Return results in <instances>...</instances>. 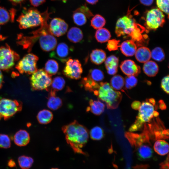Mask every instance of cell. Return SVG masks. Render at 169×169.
Returning <instances> with one entry per match:
<instances>
[{"label": "cell", "instance_id": "1", "mask_svg": "<svg viewBox=\"0 0 169 169\" xmlns=\"http://www.w3.org/2000/svg\"><path fill=\"white\" fill-rule=\"evenodd\" d=\"M67 142L73 150L82 153L81 148L87 142L89 134L87 129L76 121L64 126L62 128Z\"/></svg>", "mask_w": 169, "mask_h": 169}, {"label": "cell", "instance_id": "2", "mask_svg": "<svg viewBox=\"0 0 169 169\" xmlns=\"http://www.w3.org/2000/svg\"><path fill=\"white\" fill-rule=\"evenodd\" d=\"M144 28L137 23L131 17L125 15L119 18L115 27V33L117 37L126 35L136 41H141Z\"/></svg>", "mask_w": 169, "mask_h": 169}, {"label": "cell", "instance_id": "3", "mask_svg": "<svg viewBox=\"0 0 169 169\" xmlns=\"http://www.w3.org/2000/svg\"><path fill=\"white\" fill-rule=\"evenodd\" d=\"M44 17L43 21L40 27L32 32L31 37L34 40L38 39L40 46L44 51L49 52L54 50L57 45V40L50 33L48 23L51 13L48 12V8L42 13Z\"/></svg>", "mask_w": 169, "mask_h": 169}, {"label": "cell", "instance_id": "4", "mask_svg": "<svg viewBox=\"0 0 169 169\" xmlns=\"http://www.w3.org/2000/svg\"><path fill=\"white\" fill-rule=\"evenodd\" d=\"M100 99L105 102L108 109L117 107L121 100L122 95L119 91L114 89L107 82H100L94 92Z\"/></svg>", "mask_w": 169, "mask_h": 169}, {"label": "cell", "instance_id": "5", "mask_svg": "<svg viewBox=\"0 0 169 169\" xmlns=\"http://www.w3.org/2000/svg\"><path fill=\"white\" fill-rule=\"evenodd\" d=\"M44 17L42 13L35 8L24 9L17 21L20 28L27 29L38 26L42 23Z\"/></svg>", "mask_w": 169, "mask_h": 169}, {"label": "cell", "instance_id": "6", "mask_svg": "<svg viewBox=\"0 0 169 169\" xmlns=\"http://www.w3.org/2000/svg\"><path fill=\"white\" fill-rule=\"evenodd\" d=\"M154 106L148 100L141 103L136 120L129 128V131L132 132L138 130L144 123L150 121L154 116L153 114L155 111Z\"/></svg>", "mask_w": 169, "mask_h": 169}, {"label": "cell", "instance_id": "7", "mask_svg": "<svg viewBox=\"0 0 169 169\" xmlns=\"http://www.w3.org/2000/svg\"><path fill=\"white\" fill-rule=\"evenodd\" d=\"M22 103L17 100L3 98L0 99V120H6L21 111Z\"/></svg>", "mask_w": 169, "mask_h": 169}, {"label": "cell", "instance_id": "8", "mask_svg": "<svg viewBox=\"0 0 169 169\" xmlns=\"http://www.w3.org/2000/svg\"><path fill=\"white\" fill-rule=\"evenodd\" d=\"M30 81L33 90H48L51 85L52 79L44 70L40 69L32 74Z\"/></svg>", "mask_w": 169, "mask_h": 169}, {"label": "cell", "instance_id": "9", "mask_svg": "<svg viewBox=\"0 0 169 169\" xmlns=\"http://www.w3.org/2000/svg\"><path fill=\"white\" fill-rule=\"evenodd\" d=\"M19 57L18 54L6 45L0 47V69L9 70L14 65Z\"/></svg>", "mask_w": 169, "mask_h": 169}, {"label": "cell", "instance_id": "10", "mask_svg": "<svg viewBox=\"0 0 169 169\" xmlns=\"http://www.w3.org/2000/svg\"><path fill=\"white\" fill-rule=\"evenodd\" d=\"M38 60L36 55L28 53L19 61L15 68L21 74H32L37 70V63Z\"/></svg>", "mask_w": 169, "mask_h": 169}, {"label": "cell", "instance_id": "11", "mask_svg": "<svg viewBox=\"0 0 169 169\" xmlns=\"http://www.w3.org/2000/svg\"><path fill=\"white\" fill-rule=\"evenodd\" d=\"M146 27L149 30H156L165 22V16L158 8H152L147 12L146 17Z\"/></svg>", "mask_w": 169, "mask_h": 169}, {"label": "cell", "instance_id": "12", "mask_svg": "<svg viewBox=\"0 0 169 169\" xmlns=\"http://www.w3.org/2000/svg\"><path fill=\"white\" fill-rule=\"evenodd\" d=\"M63 72V74L68 78L79 79L81 78L83 72L81 64L78 59L70 58L66 61Z\"/></svg>", "mask_w": 169, "mask_h": 169}, {"label": "cell", "instance_id": "13", "mask_svg": "<svg viewBox=\"0 0 169 169\" xmlns=\"http://www.w3.org/2000/svg\"><path fill=\"white\" fill-rule=\"evenodd\" d=\"M73 50L72 48H69L66 43H60L50 54L49 56L51 58L56 59L62 63H65L70 58L69 54Z\"/></svg>", "mask_w": 169, "mask_h": 169}, {"label": "cell", "instance_id": "14", "mask_svg": "<svg viewBox=\"0 0 169 169\" xmlns=\"http://www.w3.org/2000/svg\"><path fill=\"white\" fill-rule=\"evenodd\" d=\"M49 27L51 34L59 37L66 33L68 25L63 19L60 18H55L51 21L49 25Z\"/></svg>", "mask_w": 169, "mask_h": 169}, {"label": "cell", "instance_id": "15", "mask_svg": "<svg viewBox=\"0 0 169 169\" xmlns=\"http://www.w3.org/2000/svg\"><path fill=\"white\" fill-rule=\"evenodd\" d=\"M120 68L122 72L127 76H136L141 72L140 66L131 59H126L122 61Z\"/></svg>", "mask_w": 169, "mask_h": 169}, {"label": "cell", "instance_id": "16", "mask_svg": "<svg viewBox=\"0 0 169 169\" xmlns=\"http://www.w3.org/2000/svg\"><path fill=\"white\" fill-rule=\"evenodd\" d=\"M30 136L28 132L25 130H20L17 131L13 136L15 144L20 146L27 145L29 142Z\"/></svg>", "mask_w": 169, "mask_h": 169}, {"label": "cell", "instance_id": "17", "mask_svg": "<svg viewBox=\"0 0 169 169\" xmlns=\"http://www.w3.org/2000/svg\"><path fill=\"white\" fill-rule=\"evenodd\" d=\"M120 47L122 53L126 56H133L137 49L136 44L132 39L123 42Z\"/></svg>", "mask_w": 169, "mask_h": 169}, {"label": "cell", "instance_id": "18", "mask_svg": "<svg viewBox=\"0 0 169 169\" xmlns=\"http://www.w3.org/2000/svg\"><path fill=\"white\" fill-rule=\"evenodd\" d=\"M105 61L107 73L110 75L115 74L118 71V58L115 55H111L106 59Z\"/></svg>", "mask_w": 169, "mask_h": 169}, {"label": "cell", "instance_id": "19", "mask_svg": "<svg viewBox=\"0 0 169 169\" xmlns=\"http://www.w3.org/2000/svg\"><path fill=\"white\" fill-rule=\"evenodd\" d=\"M136 59L141 63H145L151 58V51L146 47L143 46L137 49L135 54Z\"/></svg>", "mask_w": 169, "mask_h": 169}, {"label": "cell", "instance_id": "20", "mask_svg": "<svg viewBox=\"0 0 169 169\" xmlns=\"http://www.w3.org/2000/svg\"><path fill=\"white\" fill-rule=\"evenodd\" d=\"M61 99L56 95V91L51 90L47 102L48 107L52 110H56L62 105Z\"/></svg>", "mask_w": 169, "mask_h": 169}, {"label": "cell", "instance_id": "21", "mask_svg": "<svg viewBox=\"0 0 169 169\" xmlns=\"http://www.w3.org/2000/svg\"><path fill=\"white\" fill-rule=\"evenodd\" d=\"M106 59L105 52L103 50L96 49L92 51L90 54V59L93 63L100 65L103 63Z\"/></svg>", "mask_w": 169, "mask_h": 169}, {"label": "cell", "instance_id": "22", "mask_svg": "<svg viewBox=\"0 0 169 169\" xmlns=\"http://www.w3.org/2000/svg\"><path fill=\"white\" fill-rule=\"evenodd\" d=\"M67 37L71 42L76 43L80 42L83 38V34L82 30L79 28L73 27L68 32Z\"/></svg>", "mask_w": 169, "mask_h": 169}, {"label": "cell", "instance_id": "23", "mask_svg": "<svg viewBox=\"0 0 169 169\" xmlns=\"http://www.w3.org/2000/svg\"><path fill=\"white\" fill-rule=\"evenodd\" d=\"M143 70L144 73L148 76L154 77L158 72L159 67L155 62L149 60L144 63Z\"/></svg>", "mask_w": 169, "mask_h": 169}, {"label": "cell", "instance_id": "24", "mask_svg": "<svg viewBox=\"0 0 169 169\" xmlns=\"http://www.w3.org/2000/svg\"><path fill=\"white\" fill-rule=\"evenodd\" d=\"M145 143L144 144L142 143L137 147V154L139 158L142 160L151 158L153 153L152 150L151 146Z\"/></svg>", "mask_w": 169, "mask_h": 169}, {"label": "cell", "instance_id": "25", "mask_svg": "<svg viewBox=\"0 0 169 169\" xmlns=\"http://www.w3.org/2000/svg\"><path fill=\"white\" fill-rule=\"evenodd\" d=\"M153 148L154 151L158 155L164 156L168 154L169 145L165 141L159 140L155 142Z\"/></svg>", "mask_w": 169, "mask_h": 169}, {"label": "cell", "instance_id": "26", "mask_svg": "<svg viewBox=\"0 0 169 169\" xmlns=\"http://www.w3.org/2000/svg\"><path fill=\"white\" fill-rule=\"evenodd\" d=\"M88 110L96 115H101L104 111L105 105L99 100H90Z\"/></svg>", "mask_w": 169, "mask_h": 169}, {"label": "cell", "instance_id": "27", "mask_svg": "<svg viewBox=\"0 0 169 169\" xmlns=\"http://www.w3.org/2000/svg\"><path fill=\"white\" fill-rule=\"evenodd\" d=\"M53 117L51 111L48 110L44 109L38 113L37 118L38 122L42 124H46L50 123Z\"/></svg>", "mask_w": 169, "mask_h": 169}, {"label": "cell", "instance_id": "28", "mask_svg": "<svg viewBox=\"0 0 169 169\" xmlns=\"http://www.w3.org/2000/svg\"><path fill=\"white\" fill-rule=\"evenodd\" d=\"M15 13L14 10L9 11L5 8L0 7V25L5 24L10 20H13Z\"/></svg>", "mask_w": 169, "mask_h": 169}, {"label": "cell", "instance_id": "29", "mask_svg": "<svg viewBox=\"0 0 169 169\" xmlns=\"http://www.w3.org/2000/svg\"><path fill=\"white\" fill-rule=\"evenodd\" d=\"M95 37L98 42L104 43L109 40L111 37V34L107 29L102 28L96 30L95 34Z\"/></svg>", "mask_w": 169, "mask_h": 169}, {"label": "cell", "instance_id": "30", "mask_svg": "<svg viewBox=\"0 0 169 169\" xmlns=\"http://www.w3.org/2000/svg\"><path fill=\"white\" fill-rule=\"evenodd\" d=\"M59 66L58 62L55 60L50 59L46 62L44 70L50 76L55 75L58 72Z\"/></svg>", "mask_w": 169, "mask_h": 169}, {"label": "cell", "instance_id": "31", "mask_svg": "<svg viewBox=\"0 0 169 169\" xmlns=\"http://www.w3.org/2000/svg\"><path fill=\"white\" fill-rule=\"evenodd\" d=\"M110 85L115 90H121L125 85V80L123 77L120 75H114L110 80Z\"/></svg>", "mask_w": 169, "mask_h": 169}, {"label": "cell", "instance_id": "32", "mask_svg": "<svg viewBox=\"0 0 169 169\" xmlns=\"http://www.w3.org/2000/svg\"><path fill=\"white\" fill-rule=\"evenodd\" d=\"M72 17L74 23L78 26L84 25L87 22V18L85 15L77 9L74 12Z\"/></svg>", "mask_w": 169, "mask_h": 169}, {"label": "cell", "instance_id": "33", "mask_svg": "<svg viewBox=\"0 0 169 169\" xmlns=\"http://www.w3.org/2000/svg\"><path fill=\"white\" fill-rule=\"evenodd\" d=\"M106 23L105 18L101 15L97 14L92 18L90 21L91 26L95 29L103 28Z\"/></svg>", "mask_w": 169, "mask_h": 169}, {"label": "cell", "instance_id": "34", "mask_svg": "<svg viewBox=\"0 0 169 169\" xmlns=\"http://www.w3.org/2000/svg\"><path fill=\"white\" fill-rule=\"evenodd\" d=\"M65 82L63 77L58 76L54 77L52 80L51 84L52 90L58 91L62 90L65 85Z\"/></svg>", "mask_w": 169, "mask_h": 169}, {"label": "cell", "instance_id": "35", "mask_svg": "<svg viewBox=\"0 0 169 169\" xmlns=\"http://www.w3.org/2000/svg\"><path fill=\"white\" fill-rule=\"evenodd\" d=\"M18 162L22 169H28L31 167L33 160L31 157L23 155L18 158Z\"/></svg>", "mask_w": 169, "mask_h": 169}, {"label": "cell", "instance_id": "36", "mask_svg": "<svg viewBox=\"0 0 169 169\" xmlns=\"http://www.w3.org/2000/svg\"><path fill=\"white\" fill-rule=\"evenodd\" d=\"M87 76L93 81L97 83L102 81L104 78L103 72L97 69L90 70Z\"/></svg>", "mask_w": 169, "mask_h": 169}, {"label": "cell", "instance_id": "37", "mask_svg": "<svg viewBox=\"0 0 169 169\" xmlns=\"http://www.w3.org/2000/svg\"><path fill=\"white\" fill-rule=\"evenodd\" d=\"M90 138L94 140H100L104 136L103 129L100 126H95L92 128L90 132Z\"/></svg>", "mask_w": 169, "mask_h": 169}, {"label": "cell", "instance_id": "38", "mask_svg": "<svg viewBox=\"0 0 169 169\" xmlns=\"http://www.w3.org/2000/svg\"><path fill=\"white\" fill-rule=\"evenodd\" d=\"M151 58L158 62L163 61L165 58V54L163 49L160 47H156L151 52Z\"/></svg>", "mask_w": 169, "mask_h": 169}, {"label": "cell", "instance_id": "39", "mask_svg": "<svg viewBox=\"0 0 169 169\" xmlns=\"http://www.w3.org/2000/svg\"><path fill=\"white\" fill-rule=\"evenodd\" d=\"M158 9L166 14L168 17L169 0H156Z\"/></svg>", "mask_w": 169, "mask_h": 169}, {"label": "cell", "instance_id": "40", "mask_svg": "<svg viewBox=\"0 0 169 169\" xmlns=\"http://www.w3.org/2000/svg\"><path fill=\"white\" fill-rule=\"evenodd\" d=\"M11 146V139L7 135L0 134V148L7 149L10 147Z\"/></svg>", "mask_w": 169, "mask_h": 169}, {"label": "cell", "instance_id": "41", "mask_svg": "<svg viewBox=\"0 0 169 169\" xmlns=\"http://www.w3.org/2000/svg\"><path fill=\"white\" fill-rule=\"evenodd\" d=\"M134 76H127L125 80V88L131 89L135 87L137 83V79Z\"/></svg>", "mask_w": 169, "mask_h": 169}, {"label": "cell", "instance_id": "42", "mask_svg": "<svg viewBox=\"0 0 169 169\" xmlns=\"http://www.w3.org/2000/svg\"><path fill=\"white\" fill-rule=\"evenodd\" d=\"M76 9L83 13L85 15L87 18H89L93 16V13L85 4L81 6Z\"/></svg>", "mask_w": 169, "mask_h": 169}, {"label": "cell", "instance_id": "43", "mask_svg": "<svg viewBox=\"0 0 169 169\" xmlns=\"http://www.w3.org/2000/svg\"><path fill=\"white\" fill-rule=\"evenodd\" d=\"M169 75L165 76L162 79L161 87L162 90L166 94H169Z\"/></svg>", "mask_w": 169, "mask_h": 169}, {"label": "cell", "instance_id": "44", "mask_svg": "<svg viewBox=\"0 0 169 169\" xmlns=\"http://www.w3.org/2000/svg\"><path fill=\"white\" fill-rule=\"evenodd\" d=\"M119 41L115 39L108 41L107 48L109 51L115 50L117 49Z\"/></svg>", "mask_w": 169, "mask_h": 169}, {"label": "cell", "instance_id": "45", "mask_svg": "<svg viewBox=\"0 0 169 169\" xmlns=\"http://www.w3.org/2000/svg\"><path fill=\"white\" fill-rule=\"evenodd\" d=\"M29 1L32 6L37 7L44 3L46 0H29Z\"/></svg>", "mask_w": 169, "mask_h": 169}, {"label": "cell", "instance_id": "46", "mask_svg": "<svg viewBox=\"0 0 169 169\" xmlns=\"http://www.w3.org/2000/svg\"><path fill=\"white\" fill-rule=\"evenodd\" d=\"M168 154L166 160L160 164L161 169H169Z\"/></svg>", "mask_w": 169, "mask_h": 169}, {"label": "cell", "instance_id": "47", "mask_svg": "<svg viewBox=\"0 0 169 169\" xmlns=\"http://www.w3.org/2000/svg\"><path fill=\"white\" fill-rule=\"evenodd\" d=\"M141 103L139 101H134L131 104V107L136 110H138L141 105Z\"/></svg>", "mask_w": 169, "mask_h": 169}, {"label": "cell", "instance_id": "48", "mask_svg": "<svg viewBox=\"0 0 169 169\" xmlns=\"http://www.w3.org/2000/svg\"><path fill=\"white\" fill-rule=\"evenodd\" d=\"M141 3L146 6H150L153 3V0H140Z\"/></svg>", "mask_w": 169, "mask_h": 169}, {"label": "cell", "instance_id": "49", "mask_svg": "<svg viewBox=\"0 0 169 169\" xmlns=\"http://www.w3.org/2000/svg\"><path fill=\"white\" fill-rule=\"evenodd\" d=\"M159 107L162 110L166 109V105L162 100H160L159 102Z\"/></svg>", "mask_w": 169, "mask_h": 169}, {"label": "cell", "instance_id": "50", "mask_svg": "<svg viewBox=\"0 0 169 169\" xmlns=\"http://www.w3.org/2000/svg\"><path fill=\"white\" fill-rule=\"evenodd\" d=\"M26 0H9L14 5H16L21 3Z\"/></svg>", "mask_w": 169, "mask_h": 169}, {"label": "cell", "instance_id": "51", "mask_svg": "<svg viewBox=\"0 0 169 169\" xmlns=\"http://www.w3.org/2000/svg\"><path fill=\"white\" fill-rule=\"evenodd\" d=\"M3 75L2 72L0 69V89L2 87L3 84Z\"/></svg>", "mask_w": 169, "mask_h": 169}, {"label": "cell", "instance_id": "52", "mask_svg": "<svg viewBox=\"0 0 169 169\" xmlns=\"http://www.w3.org/2000/svg\"><path fill=\"white\" fill-rule=\"evenodd\" d=\"M98 1L99 0H85L87 3L92 5L96 4Z\"/></svg>", "mask_w": 169, "mask_h": 169}, {"label": "cell", "instance_id": "53", "mask_svg": "<svg viewBox=\"0 0 169 169\" xmlns=\"http://www.w3.org/2000/svg\"><path fill=\"white\" fill-rule=\"evenodd\" d=\"M8 166L10 167H13L15 166V163L14 161L12 160H9L8 163Z\"/></svg>", "mask_w": 169, "mask_h": 169}, {"label": "cell", "instance_id": "54", "mask_svg": "<svg viewBox=\"0 0 169 169\" xmlns=\"http://www.w3.org/2000/svg\"><path fill=\"white\" fill-rule=\"evenodd\" d=\"M148 100L153 105H155V103H156V102H155V100L154 99H153V98H150L149 99H148Z\"/></svg>", "mask_w": 169, "mask_h": 169}, {"label": "cell", "instance_id": "55", "mask_svg": "<svg viewBox=\"0 0 169 169\" xmlns=\"http://www.w3.org/2000/svg\"><path fill=\"white\" fill-rule=\"evenodd\" d=\"M159 115V113L156 111L155 110L154 112L153 116L155 117H156L158 116Z\"/></svg>", "mask_w": 169, "mask_h": 169}, {"label": "cell", "instance_id": "56", "mask_svg": "<svg viewBox=\"0 0 169 169\" xmlns=\"http://www.w3.org/2000/svg\"><path fill=\"white\" fill-rule=\"evenodd\" d=\"M62 0L64 2H65L67 0Z\"/></svg>", "mask_w": 169, "mask_h": 169}, {"label": "cell", "instance_id": "57", "mask_svg": "<svg viewBox=\"0 0 169 169\" xmlns=\"http://www.w3.org/2000/svg\"><path fill=\"white\" fill-rule=\"evenodd\" d=\"M51 169H58V168H52Z\"/></svg>", "mask_w": 169, "mask_h": 169}]
</instances>
